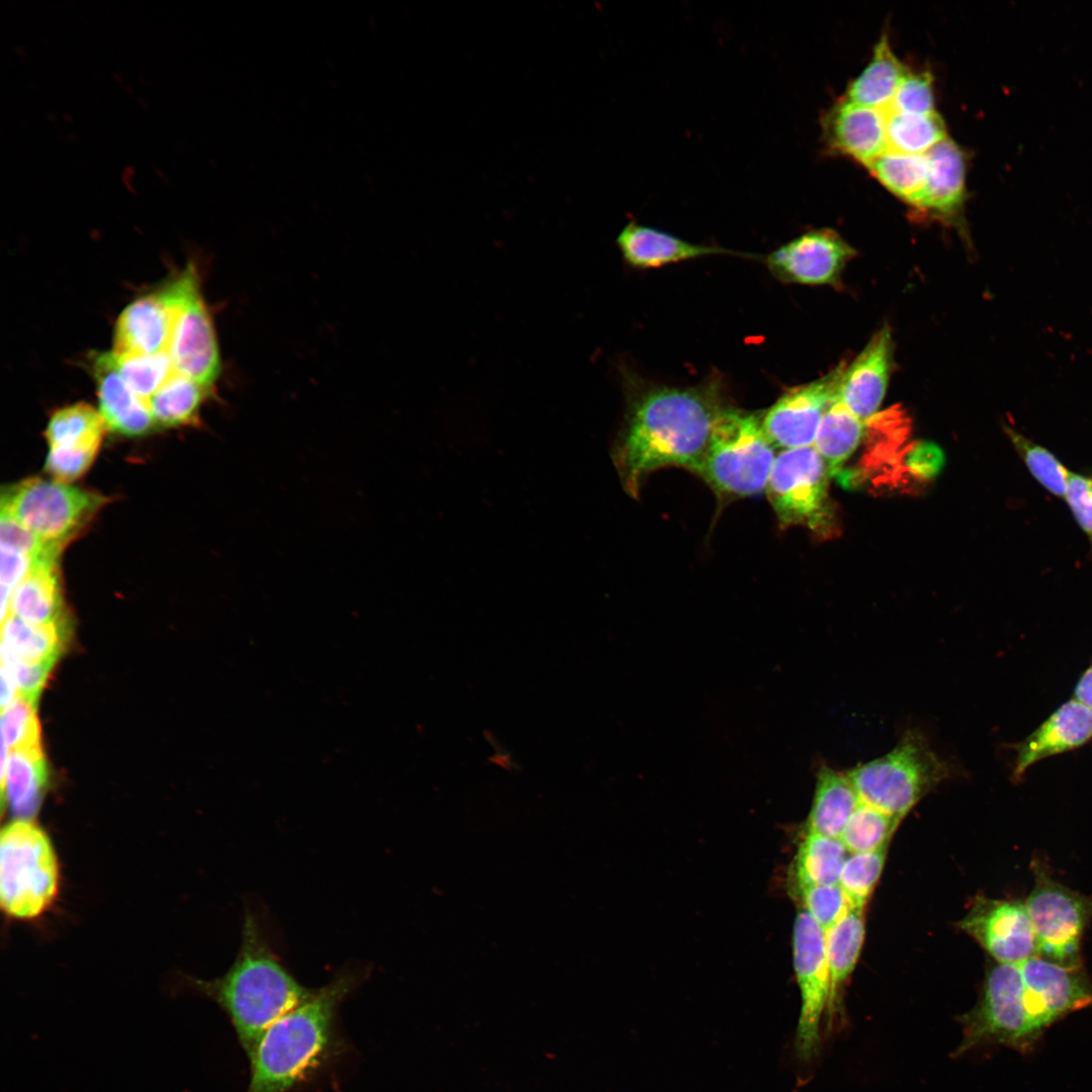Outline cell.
Listing matches in <instances>:
<instances>
[{
    "label": "cell",
    "mask_w": 1092,
    "mask_h": 1092,
    "mask_svg": "<svg viewBox=\"0 0 1092 1092\" xmlns=\"http://www.w3.org/2000/svg\"><path fill=\"white\" fill-rule=\"evenodd\" d=\"M806 833L794 861L798 890L807 886L838 884L849 853L844 844L840 838Z\"/></svg>",
    "instance_id": "obj_32"
},
{
    "label": "cell",
    "mask_w": 1092,
    "mask_h": 1092,
    "mask_svg": "<svg viewBox=\"0 0 1092 1092\" xmlns=\"http://www.w3.org/2000/svg\"><path fill=\"white\" fill-rule=\"evenodd\" d=\"M1074 698L1092 708V664L1079 677Z\"/></svg>",
    "instance_id": "obj_45"
},
{
    "label": "cell",
    "mask_w": 1092,
    "mask_h": 1092,
    "mask_svg": "<svg viewBox=\"0 0 1092 1092\" xmlns=\"http://www.w3.org/2000/svg\"><path fill=\"white\" fill-rule=\"evenodd\" d=\"M886 851L887 847L847 856L838 884L851 909L863 910L883 871Z\"/></svg>",
    "instance_id": "obj_39"
},
{
    "label": "cell",
    "mask_w": 1092,
    "mask_h": 1092,
    "mask_svg": "<svg viewBox=\"0 0 1092 1092\" xmlns=\"http://www.w3.org/2000/svg\"><path fill=\"white\" fill-rule=\"evenodd\" d=\"M868 169L893 194L918 206L927 179L926 154L887 150Z\"/></svg>",
    "instance_id": "obj_34"
},
{
    "label": "cell",
    "mask_w": 1092,
    "mask_h": 1092,
    "mask_svg": "<svg viewBox=\"0 0 1092 1092\" xmlns=\"http://www.w3.org/2000/svg\"><path fill=\"white\" fill-rule=\"evenodd\" d=\"M866 422L852 414L833 394L821 419L813 447L830 473L840 469L858 447Z\"/></svg>",
    "instance_id": "obj_30"
},
{
    "label": "cell",
    "mask_w": 1092,
    "mask_h": 1092,
    "mask_svg": "<svg viewBox=\"0 0 1092 1092\" xmlns=\"http://www.w3.org/2000/svg\"><path fill=\"white\" fill-rule=\"evenodd\" d=\"M887 110L906 113L934 112L930 73L907 72Z\"/></svg>",
    "instance_id": "obj_42"
},
{
    "label": "cell",
    "mask_w": 1092,
    "mask_h": 1092,
    "mask_svg": "<svg viewBox=\"0 0 1092 1092\" xmlns=\"http://www.w3.org/2000/svg\"><path fill=\"white\" fill-rule=\"evenodd\" d=\"M722 407L697 388H655L635 401L615 453L628 492L637 495L644 479L660 468L692 471Z\"/></svg>",
    "instance_id": "obj_1"
},
{
    "label": "cell",
    "mask_w": 1092,
    "mask_h": 1092,
    "mask_svg": "<svg viewBox=\"0 0 1092 1092\" xmlns=\"http://www.w3.org/2000/svg\"><path fill=\"white\" fill-rule=\"evenodd\" d=\"M920 730L909 729L888 753L859 763L847 775L861 802L903 818L926 794L954 775Z\"/></svg>",
    "instance_id": "obj_5"
},
{
    "label": "cell",
    "mask_w": 1092,
    "mask_h": 1092,
    "mask_svg": "<svg viewBox=\"0 0 1092 1092\" xmlns=\"http://www.w3.org/2000/svg\"><path fill=\"white\" fill-rule=\"evenodd\" d=\"M864 939L862 909H850L835 925L825 931L826 956L830 973V997L827 1012L832 1014L840 992L852 973Z\"/></svg>",
    "instance_id": "obj_31"
},
{
    "label": "cell",
    "mask_w": 1092,
    "mask_h": 1092,
    "mask_svg": "<svg viewBox=\"0 0 1092 1092\" xmlns=\"http://www.w3.org/2000/svg\"><path fill=\"white\" fill-rule=\"evenodd\" d=\"M209 390L175 371L149 398L156 428H175L194 423Z\"/></svg>",
    "instance_id": "obj_33"
},
{
    "label": "cell",
    "mask_w": 1092,
    "mask_h": 1092,
    "mask_svg": "<svg viewBox=\"0 0 1092 1092\" xmlns=\"http://www.w3.org/2000/svg\"><path fill=\"white\" fill-rule=\"evenodd\" d=\"M1092 741V708L1073 698L1056 709L1020 742L1015 751L1012 778L1019 780L1038 761L1078 749Z\"/></svg>",
    "instance_id": "obj_20"
},
{
    "label": "cell",
    "mask_w": 1092,
    "mask_h": 1092,
    "mask_svg": "<svg viewBox=\"0 0 1092 1092\" xmlns=\"http://www.w3.org/2000/svg\"><path fill=\"white\" fill-rule=\"evenodd\" d=\"M193 987L225 1012L248 1058L262 1034L313 991L284 967L252 912L245 915L232 967L218 978L193 980Z\"/></svg>",
    "instance_id": "obj_2"
},
{
    "label": "cell",
    "mask_w": 1092,
    "mask_h": 1092,
    "mask_svg": "<svg viewBox=\"0 0 1092 1092\" xmlns=\"http://www.w3.org/2000/svg\"><path fill=\"white\" fill-rule=\"evenodd\" d=\"M961 926L997 963L1018 965L1036 956L1025 902L979 898Z\"/></svg>",
    "instance_id": "obj_17"
},
{
    "label": "cell",
    "mask_w": 1092,
    "mask_h": 1092,
    "mask_svg": "<svg viewBox=\"0 0 1092 1092\" xmlns=\"http://www.w3.org/2000/svg\"><path fill=\"white\" fill-rule=\"evenodd\" d=\"M359 978L342 971L275 1021L249 1057L247 1092H288L320 1068L335 1045V1020Z\"/></svg>",
    "instance_id": "obj_3"
},
{
    "label": "cell",
    "mask_w": 1092,
    "mask_h": 1092,
    "mask_svg": "<svg viewBox=\"0 0 1092 1092\" xmlns=\"http://www.w3.org/2000/svg\"><path fill=\"white\" fill-rule=\"evenodd\" d=\"M1064 499L1086 536L1092 554V471L1071 472Z\"/></svg>",
    "instance_id": "obj_44"
},
{
    "label": "cell",
    "mask_w": 1092,
    "mask_h": 1092,
    "mask_svg": "<svg viewBox=\"0 0 1092 1092\" xmlns=\"http://www.w3.org/2000/svg\"><path fill=\"white\" fill-rule=\"evenodd\" d=\"M1033 887L1025 902L1032 925L1036 956L1079 966L1080 944L1092 919V895L1073 891L1056 881L1038 859L1032 862Z\"/></svg>",
    "instance_id": "obj_10"
},
{
    "label": "cell",
    "mask_w": 1092,
    "mask_h": 1092,
    "mask_svg": "<svg viewBox=\"0 0 1092 1092\" xmlns=\"http://www.w3.org/2000/svg\"><path fill=\"white\" fill-rule=\"evenodd\" d=\"M892 355V333L888 326H884L857 357L845 366L837 383L835 396L864 422L878 412L884 399Z\"/></svg>",
    "instance_id": "obj_19"
},
{
    "label": "cell",
    "mask_w": 1092,
    "mask_h": 1092,
    "mask_svg": "<svg viewBox=\"0 0 1092 1092\" xmlns=\"http://www.w3.org/2000/svg\"><path fill=\"white\" fill-rule=\"evenodd\" d=\"M113 357L117 371L126 384L148 402L176 371L169 353L126 356L113 354Z\"/></svg>",
    "instance_id": "obj_38"
},
{
    "label": "cell",
    "mask_w": 1092,
    "mask_h": 1092,
    "mask_svg": "<svg viewBox=\"0 0 1092 1092\" xmlns=\"http://www.w3.org/2000/svg\"><path fill=\"white\" fill-rule=\"evenodd\" d=\"M92 372L99 412L108 430L126 437L143 436L156 428L149 402L141 398L117 371L112 353L94 356Z\"/></svg>",
    "instance_id": "obj_22"
},
{
    "label": "cell",
    "mask_w": 1092,
    "mask_h": 1092,
    "mask_svg": "<svg viewBox=\"0 0 1092 1092\" xmlns=\"http://www.w3.org/2000/svg\"><path fill=\"white\" fill-rule=\"evenodd\" d=\"M1042 1034L1029 1012L1019 965L997 963L988 972L979 1004L963 1018L958 1053L984 1043L1028 1052Z\"/></svg>",
    "instance_id": "obj_8"
},
{
    "label": "cell",
    "mask_w": 1092,
    "mask_h": 1092,
    "mask_svg": "<svg viewBox=\"0 0 1092 1092\" xmlns=\"http://www.w3.org/2000/svg\"><path fill=\"white\" fill-rule=\"evenodd\" d=\"M900 820L860 802L848 820L840 840L849 853L886 848Z\"/></svg>",
    "instance_id": "obj_37"
},
{
    "label": "cell",
    "mask_w": 1092,
    "mask_h": 1092,
    "mask_svg": "<svg viewBox=\"0 0 1092 1092\" xmlns=\"http://www.w3.org/2000/svg\"><path fill=\"white\" fill-rule=\"evenodd\" d=\"M845 366L841 363L826 375L788 390L761 416L764 432L776 449L813 446Z\"/></svg>",
    "instance_id": "obj_16"
},
{
    "label": "cell",
    "mask_w": 1092,
    "mask_h": 1092,
    "mask_svg": "<svg viewBox=\"0 0 1092 1092\" xmlns=\"http://www.w3.org/2000/svg\"><path fill=\"white\" fill-rule=\"evenodd\" d=\"M1 649L26 663H56L69 638L68 622L36 625L7 613L2 619Z\"/></svg>",
    "instance_id": "obj_28"
},
{
    "label": "cell",
    "mask_w": 1092,
    "mask_h": 1092,
    "mask_svg": "<svg viewBox=\"0 0 1092 1092\" xmlns=\"http://www.w3.org/2000/svg\"><path fill=\"white\" fill-rule=\"evenodd\" d=\"M885 110L888 150L925 154L946 139L944 122L935 111L906 113Z\"/></svg>",
    "instance_id": "obj_35"
},
{
    "label": "cell",
    "mask_w": 1092,
    "mask_h": 1092,
    "mask_svg": "<svg viewBox=\"0 0 1092 1092\" xmlns=\"http://www.w3.org/2000/svg\"><path fill=\"white\" fill-rule=\"evenodd\" d=\"M199 283L195 267L189 265L168 353L177 372L210 389L219 375L220 358Z\"/></svg>",
    "instance_id": "obj_12"
},
{
    "label": "cell",
    "mask_w": 1092,
    "mask_h": 1092,
    "mask_svg": "<svg viewBox=\"0 0 1092 1092\" xmlns=\"http://www.w3.org/2000/svg\"><path fill=\"white\" fill-rule=\"evenodd\" d=\"M58 560L48 557L31 566L12 592L7 613L36 625L67 621Z\"/></svg>",
    "instance_id": "obj_23"
},
{
    "label": "cell",
    "mask_w": 1092,
    "mask_h": 1092,
    "mask_svg": "<svg viewBox=\"0 0 1092 1092\" xmlns=\"http://www.w3.org/2000/svg\"><path fill=\"white\" fill-rule=\"evenodd\" d=\"M799 892L804 905L803 909L824 932L841 920L851 909L839 884L807 886Z\"/></svg>",
    "instance_id": "obj_41"
},
{
    "label": "cell",
    "mask_w": 1092,
    "mask_h": 1092,
    "mask_svg": "<svg viewBox=\"0 0 1092 1092\" xmlns=\"http://www.w3.org/2000/svg\"><path fill=\"white\" fill-rule=\"evenodd\" d=\"M624 259L636 268L667 264L719 253L721 248L691 244L665 232L630 221L617 238Z\"/></svg>",
    "instance_id": "obj_24"
},
{
    "label": "cell",
    "mask_w": 1092,
    "mask_h": 1092,
    "mask_svg": "<svg viewBox=\"0 0 1092 1092\" xmlns=\"http://www.w3.org/2000/svg\"><path fill=\"white\" fill-rule=\"evenodd\" d=\"M793 954L801 994L795 1050L800 1060L808 1062L819 1052L821 1021L830 997V973L825 932L805 909L795 919Z\"/></svg>",
    "instance_id": "obj_11"
},
{
    "label": "cell",
    "mask_w": 1092,
    "mask_h": 1092,
    "mask_svg": "<svg viewBox=\"0 0 1092 1092\" xmlns=\"http://www.w3.org/2000/svg\"><path fill=\"white\" fill-rule=\"evenodd\" d=\"M822 124L830 148L867 167L888 150L885 109L844 99L825 114Z\"/></svg>",
    "instance_id": "obj_21"
},
{
    "label": "cell",
    "mask_w": 1092,
    "mask_h": 1092,
    "mask_svg": "<svg viewBox=\"0 0 1092 1092\" xmlns=\"http://www.w3.org/2000/svg\"><path fill=\"white\" fill-rule=\"evenodd\" d=\"M108 427L100 412L79 402L57 410L46 429V470L54 479L71 482L91 466Z\"/></svg>",
    "instance_id": "obj_15"
},
{
    "label": "cell",
    "mask_w": 1092,
    "mask_h": 1092,
    "mask_svg": "<svg viewBox=\"0 0 1092 1092\" xmlns=\"http://www.w3.org/2000/svg\"><path fill=\"white\" fill-rule=\"evenodd\" d=\"M48 785V768L41 748L10 750L1 771L2 810L7 803L13 819L33 820Z\"/></svg>",
    "instance_id": "obj_25"
},
{
    "label": "cell",
    "mask_w": 1092,
    "mask_h": 1092,
    "mask_svg": "<svg viewBox=\"0 0 1092 1092\" xmlns=\"http://www.w3.org/2000/svg\"><path fill=\"white\" fill-rule=\"evenodd\" d=\"M860 799L846 771L821 763L806 832L840 838Z\"/></svg>",
    "instance_id": "obj_26"
},
{
    "label": "cell",
    "mask_w": 1092,
    "mask_h": 1092,
    "mask_svg": "<svg viewBox=\"0 0 1092 1092\" xmlns=\"http://www.w3.org/2000/svg\"><path fill=\"white\" fill-rule=\"evenodd\" d=\"M37 705L18 694L2 709L1 736L8 750L41 748Z\"/></svg>",
    "instance_id": "obj_40"
},
{
    "label": "cell",
    "mask_w": 1092,
    "mask_h": 1092,
    "mask_svg": "<svg viewBox=\"0 0 1092 1092\" xmlns=\"http://www.w3.org/2000/svg\"><path fill=\"white\" fill-rule=\"evenodd\" d=\"M60 867L48 833L33 820L12 819L0 835V900L11 918L30 920L57 899Z\"/></svg>",
    "instance_id": "obj_6"
},
{
    "label": "cell",
    "mask_w": 1092,
    "mask_h": 1092,
    "mask_svg": "<svg viewBox=\"0 0 1092 1092\" xmlns=\"http://www.w3.org/2000/svg\"><path fill=\"white\" fill-rule=\"evenodd\" d=\"M855 254V250L833 231H814L770 253L767 267L784 282L834 284Z\"/></svg>",
    "instance_id": "obj_18"
},
{
    "label": "cell",
    "mask_w": 1092,
    "mask_h": 1092,
    "mask_svg": "<svg viewBox=\"0 0 1092 1092\" xmlns=\"http://www.w3.org/2000/svg\"><path fill=\"white\" fill-rule=\"evenodd\" d=\"M2 666L12 675L17 694L37 705L38 698L49 674L55 665L53 662L26 663L13 658L1 649Z\"/></svg>",
    "instance_id": "obj_43"
},
{
    "label": "cell",
    "mask_w": 1092,
    "mask_h": 1092,
    "mask_svg": "<svg viewBox=\"0 0 1092 1092\" xmlns=\"http://www.w3.org/2000/svg\"><path fill=\"white\" fill-rule=\"evenodd\" d=\"M1018 965L1030 1015L1042 1033L1070 1013L1092 1008V982L1081 965L1066 966L1039 956Z\"/></svg>",
    "instance_id": "obj_14"
},
{
    "label": "cell",
    "mask_w": 1092,
    "mask_h": 1092,
    "mask_svg": "<svg viewBox=\"0 0 1092 1092\" xmlns=\"http://www.w3.org/2000/svg\"><path fill=\"white\" fill-rule=\"evenodd\" d=\"M926 154V185L917 207L953 213L964 202L966 163L960 147L944 139Z\"/></svg>",
    "instance_id": "obj_27"
},
{
    "label": "cell",
    "mask_w": 1092,
    "mask_h": 1092,
    "mask_svg": "<svg viewBox=\"0 0 1092 1092\" xmlns=\"http://www.w3.org/2000/svg\"><path fill=\"white\" fill-rule=\"evenodd\" d=\"M906 74L905 66L893 53L887 36L883 35L867 68L850 83L845 100L887 109Z\"/></svg>",
    "instance_id": "obj_29"
},
{
    "label": "cell",
    "mask_w": 1092,
    "mask_h": 1092,
    "mask_svg": "<svg viewBox=\"0 0 1092 1092\" xmlns=\"http://www.w3.org/2000/svg\"><path fill=\"white\" fill-rule=\"evenodd\" d=\"M1003 429L1029 474L1049 493L1064 499L1072 471L1044 446L1012 427Z\"/></svg>",
    "instance_id": "obj_36"
},
{
    "label": "cell",
    "mask_w": 1092,
    "mask_h": 1092,
    "mask_svg": "<svg viewBox=\"0 0 1092 1092\" xmlns=\"http://www.w3.org/2000/svg\"><path fill=\"white\" fill-rule=\"evenodd\" d=\"M186 279L185 268L159 290L122 310L114 328L115 356L168 353Z\"/></svg>",
    "instance_id": "obj_13"
},
{
    "label": "cell",
    "mask_w": 1092,
    "mask_h": 1092,
    "mask_svg": "<svg viewBox=\"0 0 1092 1092\" xmlns=\"http://www.w3.org/2000/svg\"><path fill=\"white\" fill-rule=\"evenodd\" d=\"M106 503L105 496L70 483L32 477L2 493L1 511L43 542L64 549Z\"/></svg>",
    "instance_id": "obj_7"
},
{
    "label": "cell",
    "mask_w": 1092,
    "mask_h": 1092,
    "mask_svg": "<svg viewBox=\"0 0 1092 1092\" xmlns=\"http://www.w3.org/2000/svg\"><path fill=\"white\" fill-rule=\"evenodd\" d=\"M776 451L761 416L722 407L707 447L692 471L722 498L751 496L765 490Z\"/></svg>",
    "instance_id": "obj_4"
},
{
    "label": "cell",
    "mask_w": 1092,
    "mask_h": 1092,
    "mask_svg": "<svg viewBox=\"0 0 1092 1092\" xmlns=\"http://www.w3.org/2000/svg\"><path fill=\"white\" fill-rule=\"evenodd\" d=\"M831 473L813 446L783 450L774 462L765 493L779 525L806 527L826 536L833 528Z\"/></svg>",
    "instance_id": "obj_9"
}]
</instances>
